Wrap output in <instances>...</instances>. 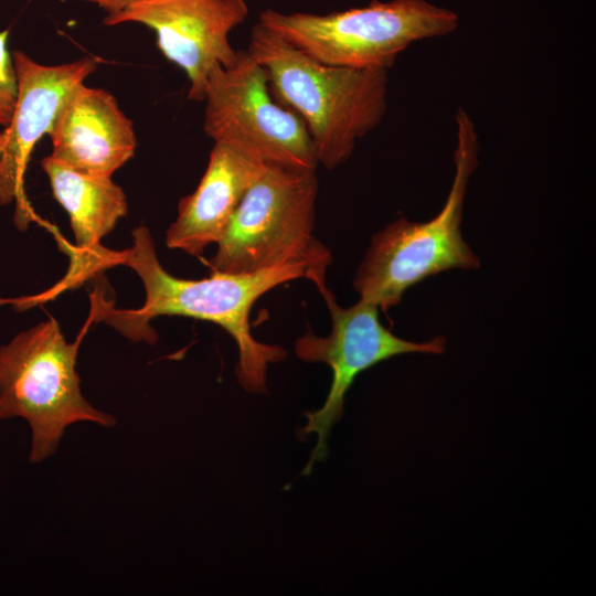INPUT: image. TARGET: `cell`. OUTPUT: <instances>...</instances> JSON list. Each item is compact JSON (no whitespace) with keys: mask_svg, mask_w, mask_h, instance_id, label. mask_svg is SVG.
Listing matches in <instances>:
<instances>
[{"mask_svg":"<svg viewBox=\"0 0 596 596\" xmlns=\"http://www.w3.org/2000/svg\"><path fill=\"white\" fill-rule=\"evenodd\" d=\"M47 136L51 157L76 171L98 177H111L137 148L134 124L117 99L84 82L65 97Z\"/></svg>","mask_w":596,"mask_h":596,"instance_id":"cell-11","label":"cell"},{"mask_svg":"<svg viewBox=\"0 0 596 596\" xmlns=\"http://www.w3.org/2000/svg\"><path fill=\"white\" fill-rule=\"evenodd\" d=\"M0 130H1V127H0Z\"/></svg>","mask_w":596,"mask_h":596,"instance_id":"cell-16","label":"cell"},{"mask_svg":"<svg viewBox=\"0 0 596 596\" xmlns=\"http://www.w3.org/2000/svg\"><path fill=\"white\" fill-rule=\"evenodd\" d=\"M202 102L203 129L213 142L265 164L317 169L304 121L276 100L265 68L246 50H238L232 65L213 68Z\"/></svg>","mask_w":596,"mask_h":596,"instance_id":"cell-7","label":"cell"},{"mask_svg":"<svg viewBox=\"0 0 596 596\" xmlns=\"http://www.w3.org/2000/svg\"><path fill=\"white\" fill-rule=\"evenodd\" d=\"M318 290L330 311L331 331L327 337H318L308 330L296 340L295 353L305 362L328 364L332 381L323 405L306 413L307 423L298 433L305 437L317 435L304 475L310 473L316 462L327 458L328 437L342 417L345 394L359 374L396 355L441 354L446 350L444 337L426 342L402 339L381 323L376 306L359 299L356 304L342 308L327 286Z\"/></svg>","mask_w":596,"mask_h":596,"instance_id":"cell-8","label":"cell"},{"mask_svg":"<svg viewBox=\"0 0 596 596\" xmlns=\"http://www.w3.org/2000/svg\"><path fill=\"white\" fill-rule=\"evenodd\" d=\"M78 347L79 340H65L53 318L0 347V419L26 421L32 462L53 455L65 429L75 423L116 424L113 415L92 406L81 392Z\"/></svg>","mask_w":596,"mask_h":596,"instance_id":"cell-5","label":"cell"},{"mask_svg":"<svg viewBox=\"0 0 596 596\" xmlns=\"http://www.w3.org/2000/svg\"><path fill=\"white\" fill-rule=\"evenodd\" d=\"M40 163L55 200L68 214L75 238V244L68 251L70 270L51 290L55 295L120 264V252L103 247L100 241L127 214L128 204L124 190L111 177L76 171L51 156L43 158Z\"/></svg>","mask_w":596,"mask_h":596,"instance_id":"cell-12","label":"cell"},{"mask_svg":"<svg viewBox=\"0 0 596 596\" xmlns=\"http://www.w3.org/2000/svg\"><path fill=\"white\" fill-rule=\"evenodd\" d=\"M259 22L321 63L389 70L413 43L453 33L459 18L426 0H373L327 14L265 10Z\"/></svg>","mask_w":596,"mask_h":596,"instance_id":"cell-6","label":"cell"},{"mask_svg":"<svg viewBox=\"0 0 596 596\" xmlns=\"http://www.w3.org/2000/svg\"><path fill=\"white\" fill-rule=\"evenodd\" d=\"M98 4L107 14H115L124 10L135 0H83Z\"/></svg>","mask_w":596,"mask_h":596,"instance_id":"cell-15","label":"cell"},{"mask_svg":"<svg viewBox=\"0 0 596 596\" xmlns=\"http://www.w3.org/2000/svg\"><path fill=\"white\" fill-rule=\"evenodd\" d=\"M132 246L121 251L120 264L141 279L146 297L136 309H115L102 305V319L134 341L155 343L157 334L149 326L160 316H181L210 321L223 328L238 349L236 376L248 392L266 391L268 364L286 358L284 348L257 341L249 327V312L264 294L297 278H307L301 265H284L253 274L212 273L202 279L178 278L167 272L146 226L132 230Z\"/></svg>","mask_w":596,"mask_h":596,"instance_id":"cell-1","label":"cell"},{"mask_svg":"<svg viewBox=\"0 0 596 596\" xmlns=\"http://www.w3.org/2000/svg\"><path fill=\"white\" fill-rule=\"evenodd\" d=\"M316 170L266 164L249 187L207 260L212 273L253 274L301 265L317 288L326 286L331 254L313 235Z\"/></svg>","mask_w":596,"mask_h":596,"instance_id":"cell-3","label":"cell"},{"mask_svg":"<svg viewBox=\"0 0 596 596\" xmlns=\"http://www.w3.org/2000/svg\"><path fill=\"white\" fill-rule=\"evenodd\" d=\"M247 15L245 0H135L107 14L104 24L136 22L153 30L160 52L185 73L188 97L202 102L213 68L235 62L230 33Z\"/></svg>","mask_w":596,"mask_h":596,"instance_id":"cell-9","label":"cell"},{"mask_svg":"<svg viewBox=\"0 0 596 596\" xmlns=\"http://www.w3.org/2000/svg\"><path fill=\"white\" fill-rule=\"evenodd\" d=\"M8 30H0V127L9 125L18 98V77L8 50Z\"/></svg>","mask_w":596,"mask_h":596,"instance_id":"cell-14","label":"cell"},{"mask_svg":"<svg viewBox=\"0 0 596 596\" xmlns=\"http://www.w3.org/2000/svg\"><path fill=\"white\" fill-rule=\"evenodd\" d=\"M18 77V98L11 121L0 130V205L17 203L21 224L24 173L38 141L49 134L68 93L96 70L95 58L45 65L20 50L12 52Z\"/></svg>","mask_w":596,"mask_h":596,"instance_id":"cell-10","label":"cell"},{"mask_svg":"<svg viewBox=\"0 0 596 596\" xmlns=\"http://www.w3.org/2000/svg\"><path fill=\"white\" fill-rule=\"evenodd\" d=\"M266 164L226 145L214 142L196 187L182 198L166 233L169 248L192 256L216 244L249 187Z\"/></svg>","mask_w":596,"mask_h":596,"instance_id":"cell-13","label":"cell"},{"mask_svg":"<svg viewBox=\"0 0 596 596\" xmlns=\"http://www.w3.org/2000/svg\"><path fill=\"white\" fill-rule=\"evenodd\" d=\"M247 53L260 64L276 100L304 121L318 164L334 169L353 153L387 109V70L321 63L259 21Z\"/></svg>","mask_w":596,"mask_h":596,"instance_id":"cell-2","label":"cell"},{"mask_svg":"<svg viewBox=\"0 0 596 596\" xmlns=\"http://www.w3.org/2000/svg\"><path fill=\"white\" fill-rule=\"evenodd\" d=\"M456 126L455 177L443 209L427 222L400 217L374 234L356 269L353 286L360 299L384 313L419 281L448 269H476L480 265L460 228L468 182L478 166V135L461 108Z\"/></svg>","mask_w":596,"mask_h":596,"instance_id":"cell-4","label":"cell"}]
</instances>
